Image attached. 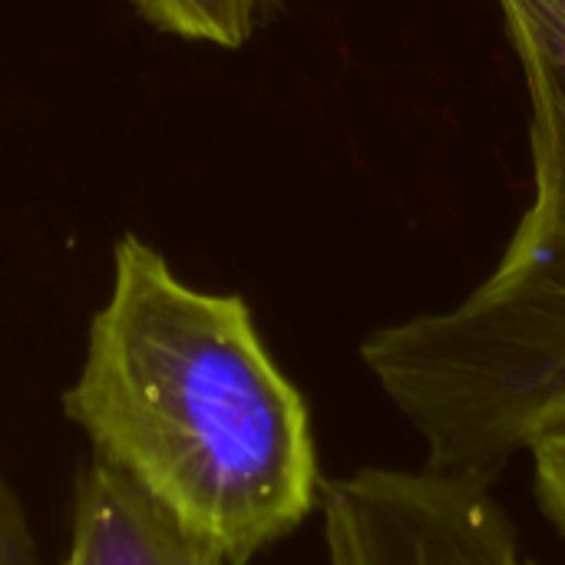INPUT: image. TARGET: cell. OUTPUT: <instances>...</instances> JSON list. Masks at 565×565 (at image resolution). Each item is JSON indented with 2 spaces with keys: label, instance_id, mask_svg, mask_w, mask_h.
Returning <instances> with one entry per match:
<instances>
[{
  "label": "cell",
  "instance_id": "cell-1",
  "mask_svg": "<svg viewBox=\"0 0 565 565\" xmlns=\"http://www.w3.org/2000/svg\"><path fill=\"white\" fill-rule=\"evenodd\" d=\"M63 414L225 565H248L321 503L311 411L238 295L199 291L136 235L113 255Z\"/></svg>",
  "mask_w": 565,
  "mask_h": 565
},
{
  "label": "cell",
  "instance_id": "cell-2",
  "mask_svg": "<svg viewBox=\"0 0 565 565\" xmlns=\"http://www.w3.org/2000/svg\"><path fill=\"white\" fill-rule=\"evenodd\" d=\"M497 3L530 89L533 205L467 298L361 344L424 467L487 487L565 430V0Z\"/></svg>",
  "mask_w": 565,
  "mask_h": 565
},
{
  "label": "cell",
  "instance_id": "cell-3",
  "mask_svg": "<svg viewBox=\"0 0 565 565\" xmlns=\"http://www.w3.org/2000/svg\"><path fill=\"white\" fill-rule=\"evenodd\" d=\"M328 565H520L493 487L401 467H361L321 487Z\"/></svg>",
  "mask_w": 565,
  "mask_h": 565
},
{
  "label": "cell",
  "instance_id": "cell-4",
  "mask_svg": "<svg viewBox=\"0 0 565 565\" xmlns=\"http://www.w3.org/2000/svg\"><path fill=\"white\" fill-rule=\"evenodd\" d=\"M63 565H225L136 483L103 460L76 477Z\"/></svg>",
  "mask_w": 565,
  "mask_h": 565
},
{
  "label": "cell",
  "instance_id": "cell-5",
  "mask_svg": "<svg viewBox=\"0 0 565 565\" xmlns=\"http://www.w3.org/2000/svg\"><path fill=\"white\" fill-rule=\"evenodd\" d=\"M262 3L265 0H132L152 26L228 50L252 36Z\"/></svg>",
  "mask_w": 565,
  "mask_h": 565
},
{
  "label": "cell",
  "instance_id": "cell-6",
  "mask_svg": "<svg viewBox=\"0 0 565 565\" xmlns=\"http://www.w3.org/2000/svg\"><path fill=\"white\" fill-rule=\"evenodd\" d=\"M526 457L533 460L536 507L565 540V430L540 440Z\"/></svg>",
  "mask_w": 565,
  "mask_h": 565
},
{
  "label": "cell",
  "instance_id": "cell-7",
  "mask_svg": "<svg viewBox=\"0 0 565 565\" xmlns=\"http://www.w3.org/2000/svg\"><path fill=\"white\" fill-rule=\"evenodd\" d=\"M0 565H43L26 513L0 473Z\"/></svg>",
  "mask_w": 565,
  "mask_h": 565
},
{
  "label": "cell",
  "instance_id": "cell-8",
  "mask_svg": "<svg viewBox=\"0 0 565 565\" xmlns=\"http://www.w3.org/2000/svg\"><path fill=\"white\" fill-rule=\"evenodd\" d=\"M520 565H540V563H533V559H526V556H523V563Z\"/></svg>",
  "mask_w": 565,
  "mask_h": 565
}]
</instances>
